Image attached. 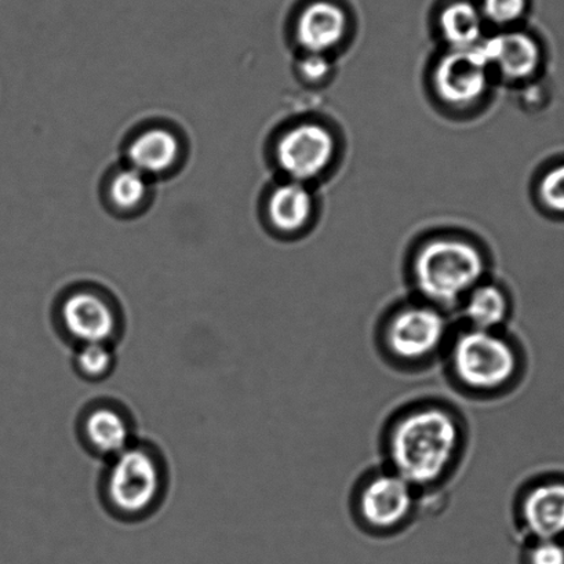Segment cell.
<instances>
[{
  "label": "cell",
  "mask_w": 564,
  "mask_h": 564,
  "mask_svg": "<svg viewBox=\"0 0 564 564\" xmlns=\"http://www.w3.org/2000/svg\"><path fill=\"white\" fill-rule=\"evenodd\" d=\"M469 424L447 399H413L393 410L380 434L381 463L430 498L451 484L467 457Z\"/></svg>",
  "instance_id": "obj_1"
},
{
  "label": "cell",
  "mask_w": 564,
  "mask_h": 564,
  "mask_svg": "<svg viewBox=\"0 0 564 564\" xmlns=\"http://www.w3.org/2000/svg\"><path fill=\"white\" fill-rule=\"evenodd\" d=\"M454 392L470 401H497L511 395L524 375V352L511 330L487 332L456 326L442 359Z\"/></svg>",
  "instance_id": "obj_2"
},
{
  "label": "cell",
  "mask_w": 564,
  "mask_h": 564,
  "mask_svg": "<svg viewBox=\"0 0 564 564\" xmlns=\"http://www.w3.org/2000/svg\"><path fill=\"white\" fill-rule=\"evenodd\" d=\"M456 326L452 314L417 299L388 311L372 336L387 366L404 375H419L442 364Z\"/></svg>",
  "instance_id": "obj_3"
},
{
  "label": "cell",
  "mask_w": 564,
  "mask_h": 564,
  "mask_svg": "<svg viewBox=\"0 0 564 564\" xmlns=\"http://www.w3.org/2000/svg\"><path fill=\"white\" fill-rule=\"evenodd\" d=\"M98 491L106 511L122 522H141L162 507L169 468L161 448L137 441L106 462Z\"/></svg>",
  "instance_id": "obj_4"
},
{
  "label": "cell",
  "mask_w": 564,
  "mask_h": 564,
  "mask_svg": "<svg viewBox=\"0 0 564 564\" xmlns=\"http://www.w3.org/2000/svg\"><path fill=\"white\" fill-rule=\"evenodd\" d=\"M426 497L395 470L380 463L356 478L348 509L356 529L375 539H390L419 519Z\"/></svg>",
  "instance_id": "obj_5"
},
{
  "label": "cell",
  "mask_w": 564,
  "mask_h": 564,
  "mask_svg": "<svg viewBox=\"0 0 564 564\" xmlns=\"http://www.w3.org/2000/svg\"><path fill=\"white\" fill-rule=\"evenodd\" d=\"M486 261L473 243L443 238L426 243L415 257L413 281L419 299L456 312L463 300L485 281Z\"/></svg>",
  "instance_id": "obj_6"
},
{
  "label": "cell",
  "mask_w": 564,
  "mask_h": 564,
  "mask_svg": "<svg viewBox=\"0 0 564 564\" xmlns=\"http://www.w3.org/2000/svg\"><path fill=\"white\" fill-rule=\"evenodd\" d=\"M57 333L65 341L115 345L123 334V319L111 300L95 290L80 289L59 303Z\"/></svg>",
  "instance_id": "obj_7"
},
{
  "label": "cell",
  "mask_w": 564,
  "mask_h": 564,
  "mask_svg": "<svg viewBox=\"0 0 564 564\" xmlns=\"http://www.w3.org/2000/svg\"><path fill=\"white\" fill-rule=\"evenodd\" d=\"M133 415L123 403L101 398L87 403L76 421L80 445L91 456L111 459L135 442Z\"/></svg>",
  "instance_id": "obj_8"
},
{
  "label": "cell",
  "mask_w": 564,
  "mask_h": 564,
  "mask_svg": "<svg viewBox=\"0 0 564 564\" xmlns=\"http://www.w3.org/2000/svg\"><path fill=\"white\" fill-rule=\"evenodd\" d=\"M336 140L325 126L303 123L281 137L276 161L292 181L305 184L326 172L336 156Z\"/></svg>",
  "instance_id": "obj_9"
},
{
  "label": "cell",
  "mask_w": 564,
  "mask_h": 564,
  "mask_svg": "<svg viewBox=\"0 0 564 564\" xmlns=\"http://www.w3.org/2000/svg\"><path fill=\"white\" fill-rule=\"evenodd\" d=\"M490 73L479 46L463 51L452 48L434 70L435 90L448 106L468 107L486 95Z\"/></svg>",
  "instance_id": "obj_10"
},
{
  "label": "cell",
  "mask_w": 564,
  "mask_h": 564,
  "mask_svg": "<svg viewBox=\"0 0 564 564\" xmlns=\"http://www.w3.org/2000/svg\"><path fill=\"white\" fill-rule=\"evenodd\" d=\"M519 533L528 540H557L564 534V484L536 481L519 491L513 506Z\"/></svg>",
  "instance_id": "obj_11"
},
{
  "label": "cell",
  "mask_w": 564,
  "mask_h": 564,
  "mask_svg": "<svg viewBox=\"0 0 564 564\" xmlns=\"http://www.w3.org/2000/svg\"><path fill=\"white\" fill-rule=\"evenodd\" d=\"M479 48L490 69L498 70L508 80L529 79L540 68L539 43L524 32H503L481 41Z\"/></svg>",
  "instance_id": "obj_12"
},
{
  "label": "cell",
  "mask_w": 564,
  "mask_h": 564,
  "mask_svg": "<svg viewBox=\"0 0 564 564\" xmlns=\"http://www.w3.org/2000/svg\"><path fill=\"white\" fill-rule=\"evenodd\" d=\"M348 30L347 13L328 0H316L301 12L295 36L306 53L326 54L341 45Z\"/></svg>",
  "instance_id": "obj_13"
},
{
  "label": "cell",
  "mask_w": 564,
  "mask_h": 564,
  "mask_svg": "<svg viewBox=\"0 0 564 564\" xmlns=\"http://www.w3.org/2000/svg\"><path fill=\"white\" fill-rule=\"evenodd\" d=\"M458 325L478 330H507L512 316L511 297L506 289L492 282H481L457 308Z\"/></svg>",
  "instance_id": "obj_14"
},
{
  "label": "cell",
  "mask_w": 564,
  "mask_h": 564,
  "mask_svg": "<svg viewBox=\"0 0 564 564\" xmlns=\"http://www.w3.org/2000/svg\"><path fill=\"white\" fill-rule=\"evenodd\" d=\"M314 206V196L306 185L290 181L273 191L268 200V216L279 231L297 232L310 223Z\"/></svg>",
  "instance_id": "obj_15"
},
{
  "label": "cell",
  "mask_w": 564,
  "mask_h": 564,
  "mask_svg": "<svg viewBox=\"0 0 564 564\" xmlns=\"http://www.w3.org/2000/svg\"><path fill=\"white\" fill-rule=\"evenodd\" d=\"M180 144L177 137L163 129H152L135 137L128 151L131 167L144 175L167 172L177 162Z\"/></svg>",
  "instance_id": "obj_16"
},
{
  "label": "cell",
  "mask_w": 564,
  "mask_h": 564,
  "mask_svg": "<svg viewBox=\"0 0 564 564\" xmlns=\"http://www.w3.org/2000/svg\"><path fill=\"white\" fill-rule=\"evenodd\" d=\"M484 15L475 4L457 0L447 4L440 18V26L452 48H473L479 46L484 36Z\"/></svg>",
  "instance_id": "obj_17"
},
{
  "label": "cell",
  "mask_w": 564,
  "mask_h": 564,
  "mask_svg": "<svg viewBox=\"0 0 564 564\" xmlns=\"http://www.w3.org/2000/svg\"><path fill=\"white\" fill-rule=\"evenodd\" d=\"M117 365L113 345L86 344L76 347L74 367L78 376L87 381H101L112 375Z\"/></svg>",
  "instance_id": "obj_18"
},
{
  "label": "cell",
  "mask_w": 564,
  "mask_h": 564,
  "mask_svg": "<svg viewBox=\"0 0 564 564\" xmlns=\"http://www.w3.org/2000/svg\"><path fill=\"white\" fill-rule=\"evenodd\" d=\"M147 175L133 167L122 170L111 181L109 198L120 210H133L147 198Z\"/></svg>",
  "instance_id": "obj_19"
},
{
  "label": "cell",
  "mask_w": 564,
  "mask_h": 564,
  "mask_svg": "<svg viewBox=\"0 0 564 564\" xmlns=\"http://www.w3.org/2000/svg\"><path fill=\"white\" fill-rule=\"evenodd\" d=\"M484 20L495 25H511L523 18L528 0H481Z\"/></svg>",
  "instance_id": "obj_20"
},
{
  "label": "cell",
  "mask_w": 564,
  "mask_h": 564,
  "mask_svg": "<svg viewBox=\"0 0 564 564\" xmlns=\"http://www.w3.org/2000/svg\"><path fill=\"white\" fill-rule=\"evenodd\" d=\"M524 561L528 564H564V546L557 540H528Z\"/></svg>",
  "instance_id": "obj_21"
},
{
  "label": "cell",
  "mask_w": 564,
  "mask_h": 564,
  "mask_svg": "<svg viewBox=\"0 0 564 564\" xmlns=\"http://www.w3.org/2000/svg\"><path fill=\"white\" fill-rule=\"evenodd\" d=\"M540 196L551 210L564 212V164L545 174L541 181Z\"/></svg>",
  "instance_id": "obj_22"
},
{
  "label": "cell",
  "mask_w": 564,
  "mask_h": 564,
  "mask_svg": "<svg viewBox=\"0 0 564 564\" xmlns=\"http://www.w3.org/2000/svg\"><path fill=\"white\" fill-rule=\"evenodd\" d=\"M332 63L326 54L306 53L299 64L300 75L308 82H322L332 73Z\"/></svg>",
  "instance_id": "obj_23"
}]
</instances>
